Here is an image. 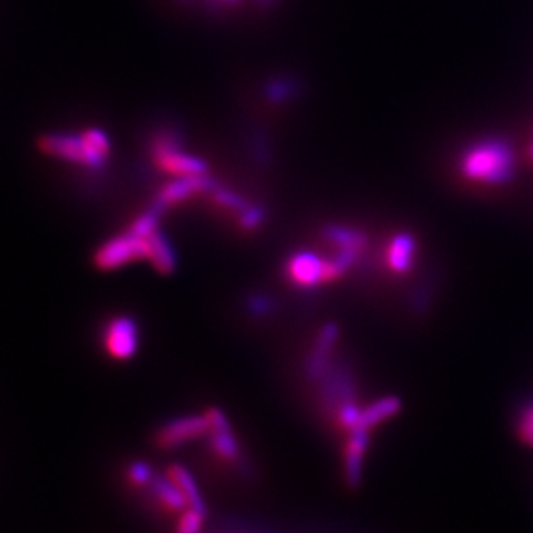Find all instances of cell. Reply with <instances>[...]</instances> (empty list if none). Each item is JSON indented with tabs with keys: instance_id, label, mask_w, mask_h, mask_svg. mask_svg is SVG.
<instances>
[{
	"instance_id": "8fae6325",
	"label": "cell",
	"mask_w": 533,
	"mask_h": 533,
	"mask_svg": "<svg viewBox=\"0 0 533 533\" xmlns=\"http://www.w3.org/2000/svg\"><path fill=\"white\" fill-rule=\"evenodd\" d=\"M152 158H154L158 167L172 173V175H177V177L206 175V172H208L206 163L201 158L183 152L181 146L156 152V154H152Z\"/></svg>"
},
{
	"instance_id": "d6986e66",
	"label": "cell",
	"mask_w": 533,
	"mask_h": 533,
	"mask_svg": "<svg viewBox=\"0 0 533 533\" xmlns=\"http://www.w3.org/2000/svg\"><path fill=\"white\" fill-rule=\"evenodd\" d=\"M212 196L217 204H220L222 208H227V210H234V212H239L243 214L250 204L243 198H239L237 194H234L231 191H224V189H215L212 191Z\"/></svg>"
},
{
	"instance_id": "7c38bea8",
	"label": "cell",
	"mask_w": 533,
	"mask_h": 533,
	"mask_svg": "<svg viewBox=\"0 0 533 533\" xmlns=\"http://www.w3.org/2000/svg\"><path fill=\"white\" fill-rule=\"evenodd\" d=\"M146 490H148L151 499L154 500L156 506L160 509H163V511L181 515L183 511L189 507L187 499L183 497L181 488L170 478L168 473H165V475L163 473H156Z\"/></svg>"
},
{
	"instance_id": "2e32d148",
	"label": "cell",
	"mask_w": 533,
	"mask_h": 533,
	"mask_svg": "<svg viewBox=\"0 0 533 533\" xmlns=\"http://www.w3.org/2000/svg\"><path fill=\"white\" fill-rule=\"evenodd\" d=\"M146 241H148L146 260H150L158 272L170 274L175 268V255H173L172 245L168 243L167 237L156 231V233L148 235Z\"/></svg>"
},
{
	"instance_id": "52a82bcc",
	"label": "cell",
	"mask_w": 533,
	"mask_h": 533,
	"mask_svg": "<svg viewBox=\"0 0 533 533\" xmlns=\"http://www.w3.org/2000/svg\"><path fill=\"white\" fill-rule=\"evenodd\" d=\"M369 430L355 428L349 434L343 449V476L350 488H359L364 476L367 449H369Z\"/></svg>"
},
{
	"instance_id": "4fadbf2b",
	"label": "cell",
	"mask_w": 533,
	"mask_h": 533,
	"mask_svg": "<svg viewBox=\"0 0 533 533\" xmlns=\"http://www.w3.org/2000/svg\"><path fill=\"white\" fill-rule=\"evenodd\" d=\"M414 255H416V241L413 235L409 234H399L392 239L388 251H386V262L388 266L397 272V274H403L407 272L413 262H414Z\"/></svg>"
},
{
	"instance_id": "8992f818",
	"label": "cell",
	"mask_w": 533,
	"mask_h": 533,
	"mask_svg": "<svg viewBox=\"0 0 533 533\" xmlns=\"http://www.w3.org/2000/svg\"><path fill=\"white\" fill-rule=\"evenodd\" d=\"M102 347L115 361H129L139 349V328L131 317L120 316L106 322Z\"/></svg>"
},
{
	"instance_id": "5b68a950",
	"label": "cell",
	"mask_w": 533,
	"mask_h": 533,
	"mask_svg": "<svg viewBox=\"0 0 533 533\" xmlns=\"http://www.w3.org/2000/svg\"><path fill=\"white\" fill-rule=\"evenodd\" d=\"M148 255V241L146 237H139L127 231L117 237L110 239L96 255V264L102 270H111L118 266H127L146 258Z\"/></svg>"
},
{
	"instance_id": "277c9868",
	"label": "cell",
	"mask_w": 533,
	"mask_h": 533,
	"mask_svg": "<svg viewBox=\"0 0 533 533\" xmlns=\"http://www.w3.org/2000/svg\"><path fill=\"white\" fill-rule=\"evenodd\" d=\"M210 434V419L204 414L175 417L162 424L154 434V445L162 450H173Z\"/></svg>"
},
{
	"instance_id": "9c48e42d",
	"label": "cell",
	"mask_w": 533,
	"mask_h": 533,
	"mask_svg": "<svg viewBox=\"0 0 533 533\" xmlns=\"http://www.w3.org/2000/svg\"><path fill=\"white\" fill-rule=\"evenodd\" d=\"M215 185L206 179L204 175H194V177H181L179 181H173V183H167L160 194H158V200L154 203V206L162 212H165L170 206L173 204H179L183 201L189 200L191 196H196V194H201V193H206V191H212Z\"/></svg>"
},
{
	"instance_id": "7402d4cb",
	"label": "cell",
	"mask_w": 533,
	"mask_h": 533,
	"mask_svg": "<svg viewBox=\"0 0 533 533\" xmlns=\"http://www.w3.org/2000/svg\"><path fill=\"white\" fill-rule=\"evenodd\" d=\"M208 5H212V7H222V9H225V7H233V5H237L241 0H204ZM258 2H270V0H258Z\"/></svg>"
},
{
	"instance_id": "ac0fdd59",
	"label": "cell",
	"mask_w": 533,
	"mask_h": 533,
	"mask_svg": "<svg viewBox=\"0 0 533 533\" xmlns=\"http://www.w3.org/2000/svg\"><path fill=\"white\" fill-rule=\"evenodd\" d=\"M208 515L201 513L194 507H187L185 511L181 513L177 527H175V533H201L204 519Z\"/></svg>"
},
{
	"instance_id": "44dd1931",
	"label": "cell",
	"mask_w": 533,
	"mask_h": 533,
	"mask_svg": "<svg viewBox=\"0 0 533 533\" xmlns=\"http://www.w3.org/2000/svg\"><path fill=\"white\" fill-rule=\"evenodd\" d=\"M517 434L525 444L533 447V405H528L523 411L521 419H519V426H517Z\"/></svg>"
},
{
	"instance_id": "6da1fadb",
	"label": "cell",
	"mask_w": 533,
	"mask_h": 533,
	"mask_svg": "<svg viewBox=\"0 0 533 533\" xmlns=\"http://www.w3.org/2000/svg\"><path fill=\"white\" fill-rule=\"evenodd\" d=\"M517 158L513 146L504 139H485L463 154L461 172L466 181L484 185L511 183L517 175Z\"/></svg>"
},
{
	"instance_id": "5bb4252c",
	"label": "cell",
	"mask_w": 533,
	"mask_h": 533,
	"mask_svg": "<svg viewBox=\"0 0 533 533\" xmlns=\"http://www.w3.org/2000/svg\"><path fill=\"white\" fill-rule=\"evenodd\" d=\"M400 409H402V400L399 397H383V399L376 400V402L369 403L366 409H362L359 424L355 428H362V430L371 432L372 428H376L386 419L397 416Z\"/></svg>"
},
{
	"instance_id": "3957f363",
	"label": "cell",
	"mask_w": 533,
	"mask_h": 533,
	"mask_svg": "<svg viewBox=\"0 0 533 533\" xmlns=\"http://www.w3.org/2000/svg\"><path fill=\"white\" fill-rule=\"evenodd\" d=\"M206 416L210 419L208 445L212 449V454L220 461L237 467L241 473H251L250 465L245 459L241 444L234 434L229 417L218 407H210L206 411Z\"/></svg>"
},
{
	"instance_id": "7a4b0ae2",
	"label": "cell",
	"mask_w": 533,
	"mask_h": 533,
	"mask_svg": "<svg viewBox=\"0 0 533 533\" xmlns=\"http://www.w3.org/2000/svg\"><path fill=\"white\" fill-rule=\"evenodd\" d=\"M40 148L50 156L69 163L98 170L106 163L111 144L100 129H89L82 133H47L40 141Z\"/></svg>"
},
{
	"instance_id": "30bf717a",
	"label": "cell",
	"mask_w": 533,
	"mask_h": 533,
	"mask_svg": "<svg viewBox=\"0 0 533 533\" xmlns=\"http://www.w3.org/2000/svg\"><path fill=\"white\" fill-rule=\"evenodd\" d=\"M338 326L328 324L317 336L316 343L310 357L305 362V374L312 381H320L329 371V359L333 353L334 345L338 341Z\"/></svg>"
},
{
	"instance_id": "e0dca14e",
	"label": "cell",
	"mask_w": 533,
	"mask_h": 533,
	"mask_svg": "<svg viewBox=\"0 0 533 533\" xmlns=\"http://www.w3.org/2000/svg\"><path fill=\"white\" fill-rule=\"evenodd\" d=\"M156 471L144 461H132L129 466L125 467V480L132 488L146 490L151 480L154 478Z\"/></svg>"
},
{
	"instance_id": "603a6c76",
	"label": "cell",
	"mask_w": 533,
	"mask_h": 533,
	"mask_svg": "<svg viewBox=\"0 0 533 533\" xmlns=\"http://www.w3.org/2000/svg\"><path fill=\"white\" fill-rule=\"evenodd\" d=\"M527 154H528V158H530V162L533 163V141L530 142V146H528V151H527Z\"/></svg>"
},
{
	"instance_id": "ba28073f",
	"label": "cell",
	"mask_w": 533,
	"mask_h": 533,
	"mask_svg": "<svg viewBox=\"0 0 533 533\" xmlns=\"http://www.w3.org/2000/svg\"><path fill=\"white\" fill-rule=\"evenodd\" d=\"M287 276L301 287L328 283V264L310 251H300L287 262Z\"/></svg>"
},
{
	"instance_id": "ffe728a7",
	"label": "cell",
	"mask_w": 533,
	"mask_h": 533,
	"mask_svg": "<svg viewBox=\"0 0 533 533\" xmlns=\"http://www.w3.org/2000/svg\"><path fill=\"white\" fill-rule=\"evenodd\" d=\"M264 222V212L260 208L248 206L243 214H239V225L245 231H255Z\"/></svg>"
},
{
	"instance_id": "9a60e30c",
	"label": "cell",
	"mask_w": 533,
	"mask_h": 533,
	"mask_svg": "<svg viewBox=\"0 0 533 533\" xmlns=\"http://www.w3.org/2000/svg\"><path fill=\"white\" fill-rule=\"evenodd\" d=\"M168 475L177 484V486L181 488L183 497L187 499L189 507H194V509H198L201 513L208 515L206 502L203 499L200 486L196 484L194 476L191 475V471L187 467L183 466V465H172V466L168 467Z\"/></svg>"
}]
</instances>
